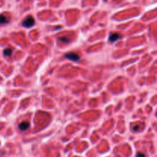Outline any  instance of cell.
Segmentation results:
<instances>
[{
  "label": "cell",
  "mask_w": 157,
  "mask_h": 157,
  "mask_svg": "<svg viewBox=\"0 0 157 157\" xmlns=\"http://www.w3.org/2000/svg\"><path fill=\"white\" fill-rule=\"evenodd\" d=\"M34 24H35V19L31 16H29L26 18H25L24 21H22V25L25 28H31L34 25Z\"/></svg>",
  "instance_id": "6da1fadb"
},
{
  "label": "cell",
  "mask_w": 157,
  "mask_h": 157,
  "mask_svg": "<svg viewBox=\"0 0 157 157\" xmlns=\"http://www.w3.org/2000/svg\"><path fill=\"white\" fill-rule=\"evenodd\" d=\"M65 58L69 59V60H71L73 61H77L80 60V56L78 55L77 54L74 53V52H71V53L66 54Z\"/></svg>",
  "instance_id": "7a4b0ae2"
},
{
  "label": "cell",
  "mask_w": 157,
  "mask_h": 157,
  "mask_svg": "<svg viewBox=\"0 0 157 157\" xmlns=\"http://www.w3.org/2000/svg\"><path fill=\"white\" fill-rule=\"evenodd\" d=\"M120 35L118 34V33H113L110 35L109 37V41H111V42H114V41H117L118 39L120 38Z\"/></svg>",
  "instance_id": "3957f363"
},
{
  "label": "cell",
  "mask_w": 157,
  "mask_h": 157,
  "mask_svg": "<svg viewBox=\"0 0 157 157\" xmlns=\"http://www.w3.org/2000/svg\"><path fill=\"white\" fill-rule=\"evenodd\" d=\"M18 127L21 130H26L29 127V122H22L18 125Z\"/></svg>",
  "instance_id": "277c9868"
},
{
  "label": "cell",
  "mask_w": 157,
  "mask_h": 157,
  "mask_svg": "<svg viewBox=\"0 0 157 157\" xmlns=\"http://www.w3.org/2000/svg\"><path fill=\"white\" fill-rule=\"evenodd\" d=\"M12 51H13V49L11 48H6L3 51V54L5 56H10L12 54Z\"/></svg>",
  "instance_id": "5b68a950"
},
{
  "label": "cell",
  "mask_w": 157,
  "mask_h": 157,
  "mask_svg": "<svg viewBox=\"0 0 157 157\" xmlns=\"http://www.w3.org/2000/svg\"><path fill=\"white\" fill-rule=\"evenodd\" d=\"M9 22V19L4 15H0V24H6Z\"/></svg>",
  "instance_id": "8992f818"
},
{
  "label": "cell",
  "mask_w": 157,
  "mask_h": 157,
  "mask_svg": "<svg viewBox=\"0 0 157 157\" xmlns=\"http://www.w3.org/2000/svg\"><path fill=\"white\" fill-rule=\"evenodd\" d=\"M59 40L61 41L62 42H65V43H68L70 41V39L69 38H64V37H61V38H59Z\"/></svg>",
  "instance_id": "52a82bcc"
},
{
  "label": "cell",
  "mask_w": 157,
  "mask_h": 157,
  "mask_svg": "<svg viewBox=\"0 0 157 157\" xmlns=\"http://www.w3.org/2000/svg\"><path fill=\"white\" fill-rule=\"evenodd\" d=\"M137 157H145V155L142 152H139V153H137Z\"/></svg>",
  "instance_id": "ba28073f"
},
{
  "label": "cell",
  "mask_w": 157,
  "mask_h": 157,
  "mask_svg": "<svg viewBox=\"0 0 157 157\" xmlns=\"http://www.w3.org/2000/svg\"><path fill=\"white\" fill-rule=\"evenodd\" d=\"M104 1H106V0H104Z\"/></svg>",
  "instance_id": "9c48e42d"
}]
</instances>
